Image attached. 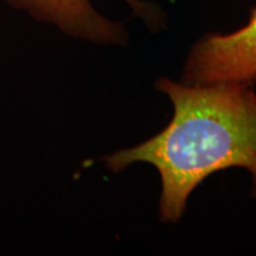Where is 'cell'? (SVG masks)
I'll return each instance as SVG.
<instances>
[{
    "label": "cell",
    "mask_w": 256,
    "mask_h": 256,
    "mask_svg": "<svg viewBox=\"0 0 256 256\" xmlns=\"http://www.w3.org/2000/svg\"><path fill=\"white\" fill-rule=\"evenodd\" d=\"M38 22L60 28L66 34L100 44H124V28L101 16L90 0H3ZM151 28L161 26V12L141 0H124Z\"/></svg>",
    "instance_id": "3"
},
{
    "label": "cell",
    "mask_w": 256,
    "mask_h": 256,
    "mask_svg": "<svg viewBox=\"0 0 256 256\" xmlns=\"http://www.w3.org/2000/svg\"><path fill=\"white\" fill-rule=\"evenodd\" d=\"M156 88L172 102L166 127L140 146L104 158L112 172L146 162L161 178L160 216L178 222L191 194L208 176L228 168L252 175L256 198V92L245 82L188 84L160 78Z\"/></svg>",
    "instance_id": "1"
},
{
    "label": "cell",
    "mask_w": 256,
    "mask_h": 256,
    "mask_svg": "<svg viewBox=\"0 0 256 256\" xmlns=\"http://www.w3.org/2000/svg\"><path fill=\"white\" fill-rule=\"evenodd\" d=\"M184 82L256 84V6L244 28L228 34L212 33L192 47L185 62Z\"/></svg>",
    "instance_id": "2"
}]
</instances>
